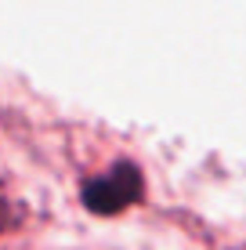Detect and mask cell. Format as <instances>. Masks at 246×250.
<instances>
[{"mask_svg":"<svg viewBox=\"0 0 246 250\" xmlns=\"http://www.w3.org/2000/svg\"><path fill=\"white\" fill-rule=\"evenodd\" d=\"M141 196V170L134 163H116L109 174H98L83 185V203L95 214H116Z\"/></svg>","mask_w":246,"mask_h":250,"instance_id":"cell-1","label":"cell"}]
</instances>
